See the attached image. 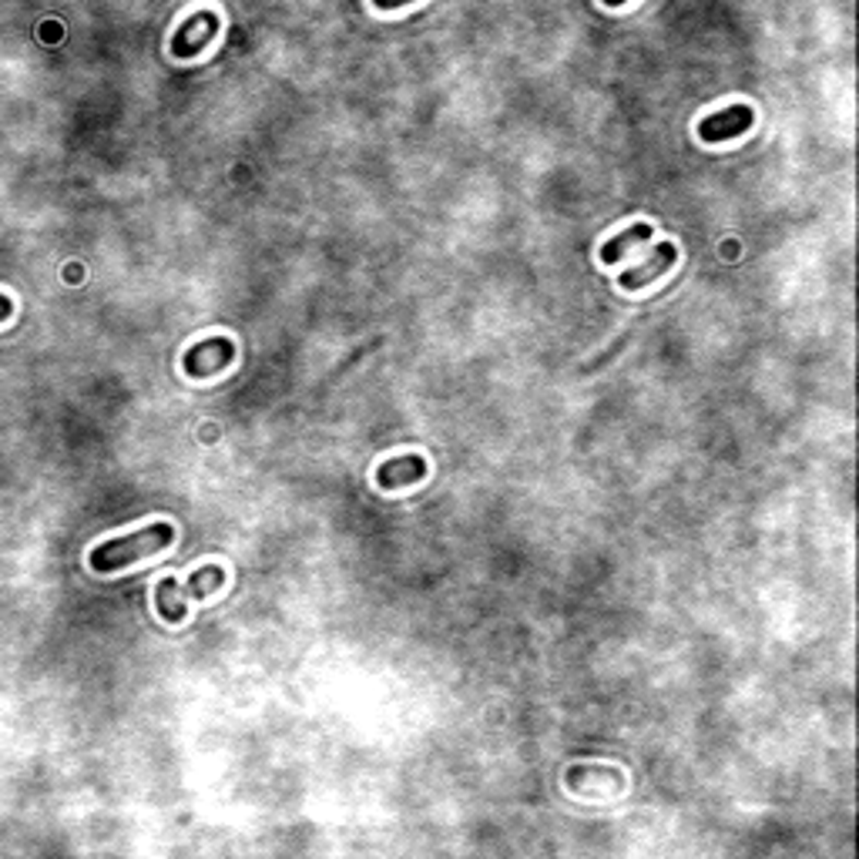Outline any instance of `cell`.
<instances>
[{
	"label": "cell",
	"instance_id": "6da1fadb",
	"mask_svg": "<svg viewBox=\"0 0 859 859\" xmlns=\"http://www.w3.org/2000/svg\"><path fill=\"white\" fill-rule=\"evenodd\" d=\"M171 540H175V524H168V521L148 524L142 530H131V534H121V537H111V540H105V545H98L92 551V568L98 574L121 571L128 564H139V561L171 548Z\"/></svg>",
	"mask_w": 859,
	"mask_h": 859
},
{
	"label": "cell",
	"instance_id": "7a4b0ae2",
	"mask_svg": "<svg viewBox=\"0 0 859 859\" xmlns=\"http://www.w3.org/2000/svg\"><path fill=\"white\" fill-rule=\"evenodd\" d=\"M232 359H236V343L225 336H212V339L195 343L186 353V373L195 380H208V377H218Z\"/></svg>",
	"mask_w": 859,
	"mask_h": 859
},
{
	"label": "cell",
	"instance_id": "3957f363",
	"mask_svg": "<svg viewBox=\"0 0 859 859\" xmlns=\"http://www.w3.org/2000/svg\"><path fill=\"white\" fill-rule=\"evenodd\" d=\"M218 14L215 11H199V14H192L182 27L175 31V37H171V55L175 58H195V55H202L208 44L215 40V34H218Z\"/></svg>",
	"mask_w": 859,
	"mask_h": 859
},
{
	"label": "cell",
	"instance_id": "277c9868",
	"mask_svg": "<svg viewBox=\"0 0 859 859\" xmlns=\"http://www.w3.org/2000/svg\"><path fill=\"white\" fill-rule=\"evenodd\" d=\"M675 262H678V249H675L671 242H655L648 259L635 262V265L624 269V273L618 276V286H621L624 293H639V289H645L648 283H655L658 276H665Z\"/></svg>",
	"mask_w": 859,
	"mask_h": 859
},
{
	"label": "cell",
	"instance_id": "5b68a950",
	"mask_svg": "<svg viewBox=\"0 0 859 859\" xmlns=\"http://www.w3.org/2000/svg\"><path fill=\"white\" fill-rule=\"evenodd\" d=\"M755 115L749 105H729V108H721L708 118H702L699 124V139L708 142V145H718V142H732L739 139V134H745L752 128Z\"/></svg>",
	"mask_w": 859,
	"mask_h": 859
},
{
	"label": "cell",
	"instance_id": "8992f818",
	"mask_svg": "<svg viewBox=\"0 0 859 859\" xmlns=\"http://www.w3.org/2000/svg\"><path fill=\"white\" fill-rule=\"evenodd\" d=\"M430 474L427 457L420 454H403V457H390L377 467V484L383 490H399V487H414Z\"/></svg>",
	"mask_w": 859,
	"mask_h": 859
},
{
	"label": "cell",
	"instance_id": "52a82bcc",
	"mask_svg": "<svg viewBox=\"0 0 859 859\" xmlns=\"http://www.w3.org/2000/svg\"><path fill=\"white\" fill-rule=\"evenodd\" d=\"M652 239V225L648 222H639V225H631L628 232H621V236H611L605 246H601V262L605 265H618L631 249L635 246H642V242H648Z\"/></svg>",
	"mask_w": 859,
	"mask_h": 859
},
{
	"label": "cell",
	"instance_id": "ba28073f",
	"mask_svg": "<svg viewBox=\"0 0 859 859\" xmlns=\"http://www.w3.org/2000/svg\"><path fill=\"white\" fill-rule=\"evenodd\" d=\"M222 584H225L222 564H202L186 584H178V595H182L186 601H189V598H192V601H202V598H208L212 592H218Z\"/></svg>",
	"mask_w": 859,
	"mask_h": 859
},
{
	"label": "cell",
	"instance_id": "9c48e42d",
	"mask_svg": "<svg viewBox=\"0 0 859 859\" xmlns=\"http://www.w3.org/2000/svg\"><path fill=\"white\" fill-rule=\"evenodd\" d=\"M155 608L165 621L178 624L189 618V601L178 595V581L175 577H162L158 587H155Z\"/></svg>",
	"mask_w": 859,
	"mask_h": 859
},
{
	"label": "cell",
	"instance_id": "30bf717a",
	"mask_svg": "<svg viewBox=\"0 0 859 859\" xmlns=\"http://www.w3.org/2000/svg\"><path fill=\"white\" fill-rule=\"evenodd\" d=\"M377 11H396V8H406V4H414V0H373Z\"/></svg>",
	"mask_w": 859,
	"mask_h": 859
},
{
	"label": "cell",
	"instance_id": "8fae6325",
	"mask_svg": "<svg viewBox=\"0 0 859 859\" xmlns=\"http://www.w3.org/2000/svg\"><path fill=\"white\" fill-rule=\"evenodd\" d=\"M11 312H14V302H11V296L0 293V323H8V320H11Z\"/></svg>",
	"mask_w": 859,
	"mask_h": 859
},
{
	"label": "cell",
	"instance_id": "7c38bea8",
	"mask_svg": "<svg viewBox=\"0 0 859 859\" xmlns=\"http://www.w3.org/2000/svg\"><path fill=\"white\" fill-rule=\"evenodd\" d=\"M605 4H608V8H621V4H624V0H605Z\"/></svg>",
	"mask_w": 859,
	"mask_h": 859
}]
</instances>
